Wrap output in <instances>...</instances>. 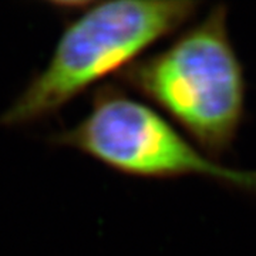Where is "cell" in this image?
Returning <instances> with one entry per match:
<instances>
[{"mask_svg":"<svg viewBox=\"0 0 256 256\" xmlns=\"http://www.w3.org/2000/svg\"><path fill=\"white\" fill-rule=\"evenodd\" d=\"M118 78L154 102L204 154H228L246 116L245 68L229 36L228 8L216 4Z\"/></svg>","mask_w":256,"mask_h":256,"instance_id":"cell-1","label":"cell"},{"mask_svg":"<svg viewBox=\"0 0 256 256\" xmlns=\"http://www.w3.org/2000/svg\"><path fill=\"white\" fill-rule=\"evenodd\" d=\"M202 6L192 0H114L70 22L47 66L0 117L18 127L46 118L77 96L142 58L150 47L180 32Z\"/></svg>","mask_w":256,"mask_h":256,"instance_id":"cell-2","label":"cell"},{"mask_svg":"<svg viewBox=\"0 0 256 256\" xmlns=\"http://www.w3.org/2000/svg\"><path fill=\"white\" fill-rule=\"evenodd\" d=\"M53 142L82 151L128 176H201L256 196V171L212 160L160 111L114 87L98 92L90 112L77 126L54 136Z\"/></svg>","mask_w":256,"mask_h":256,"instance_id":"cell-3","label":"cell"}]
</instances>
